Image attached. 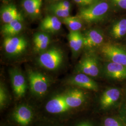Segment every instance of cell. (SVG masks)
Here are the masks:
<instances>
[{
	"label": "cell",
	"instance_id": "19",
	"mask_svg": "<svg viewBox=\"0 0 126 126\" xmlns=\"http://www.w3.org/2000/svg\"><path fill=\"white\" fill-rule=\"evenodd\" d=\"M42 0H23L22 6L24 10L32 17H36L40 14Z\"/></svg>",
	"mask_w": 126,
	"mask_h": 126
},
{
	"label": "cell",
	"instance_id": "32",
	"mask_svg": "<svg viewBox=\"0 0 126 126\" xmlns=\"http://www.w3.org/2000/svg\"><path fill=\"white\" fill-rule=\"evenodd\" d=\"M91 1H92L93 3H95L97 1H98L99 0H89Z\"/></svg>",
	"mask_w": 126,
	"mask_h": 126
},
{
	"label": "cell",
	"instance_id": "30",
	"mask_svg": "<svg viewBox=\"0 0 126 126\" xmlns=\"http://www.w3.org/2000/svg\"><path fill=\"white\" fill-rule=\"evenodd\" d=\"M77 126H93V125L88 121L80 122L77 124Z\"/></svg>",
	"mask_w": 126,
	"mask_h": 126
},
{
	"label": "cell",
	"instance_id": "13",
	"mask_svg": "<svg viewBox=\"0 0 126 126\" xmlns=\"http://www.w3.org/2000/svg\"><path fill=\"white\" fill-rule=\"evenodd\" d=\"M121 96V92L116 88H110L105 90L100 98L101 108L107 109L113 106Z\"/></svg>",
	"mask_w": 126,
	"mask_h": 126
},
{
	"label": "cell",
	"instance_id": "18",
	"mask_svg": "<svg viewBox=\"0 0 126 126\" xmlns=\"http://www.w3.org/2000/svg\"><path fill=\"white\" fill-rule=\"evenodd\" d=\"M19 20H16L6 23L2 27V32L6 37L17 36L23 30V23Z\"/></svg>",
	"mask_w": 126,
	"mask_h": 126
},
{
	"label": "cell",
	"instance_id": "27",
	"mask_svg": "<svg viewBox=\"0 0 126 126\" xmlns=\"http://www.w3.org/2000/svg\"><path fill=\"white\" fill-rule=\"evenodd\" d=\"M114 6L118 8L126 9V0H111Z\"/></svg>",
	"mask_w": 126,
	"mask_h": 126
},
{
	"label": "cell",
	"instance_id": "28",
	"mask_svg": "<svg viewBox=\"0 0 126 126\" xmlns=\"http://www.w3.org/2000/svg\"><path fill=\"white\" fill-rule=\"evenodd\" d=\"M53 5L56 7L66 9H71V3L67 0H63Z\"/></svg>",
	"mask_w": 126,
	"mask_h": 126
},
{
	"label": "cell",
	"instance_id": "25",
	"mask_svg": "<svg viewBox=\"0 0 126 126\" xmlns=\"http://www.w3.org/2000/svg\"><path fill=\"white\" fill-rule=\"evenodd\" d=\"M104 126H125L122 122L114 117H107L103 122Z\"/></svg>",
	"mask_w": 126,
	"mask_h": 126
},
{
	"label": "cell",
	"instance_id": "9",
	"mask_svg": "<svg viewBox=\"0 0 126 126\" xmlns=\"http://www.w3.org/2000/svg\"><path fill=\"white\" fill-rule=\"evenodd\" d=\"M68 82L70 85L87 90L95 92L99 90L98 84L91 77L82 73H79L71 77Z\"/></svg>",
	"mask_w": 126,
	"mask_h": 126
},
{
	"label": "cell",
	"instance_id": "7",
	"mask_svg": "<svg viewBox=\"0 0 126 126\" xmlns=\"http://www.w3.org/2000/svg\"><path fill=\"white\" fill-rule=\"evenodd\" d=\"M9 75L14 93L17 98L24 96L27 90V82L23 73L17 68L9 70Z\"/></svg>",
	"mask_w": 126,
	"mask_h": 126
},
{
	"label": "cell",
	"instance_id": "17",
	"mask_svg": "<svg viewBox=\"0 0 126 126\" xmlns=\"http://www.w3.org/2000/svg\"><path fill=\"white\" fill-rule=\"evenodd\" d=\"M68 39L73 53H77L83 47V35L79 31H70L68 35Z\"/></svg>",
	"mask_w": 126,
	"mask_h": 126
},
{
	"label": "cell",
	"instance_id": "12",
	"mask_svg": "<svg viewBox=\"0 0 126 126\" xmlns=\"http://www.w3.org/2000/svg\"><path fill=\"white\" fill-rule=\"evenodd\" d=\"M83 35V47L87 49H93L101 45L104 40L102 32L97 29L90 30Z\"/></svg>",
	"mask_w": 126,
	"mask_h": 126
},
{
	"label": "cell",
	"instance_id": "5",
	"mask_svg": "<svg viewBox=\"0 0 126 126\" xmlns=\"http://www.w3.org/2000/svg\"><path fill=\"white\" fill-rule=\"evenodd\" d=\"M101 52L110 62L126 66V50L119 45L106 44L101 48Z\"/></svg>",
	"mask_w": 126,
	"mask_h": 126
},
{
	"label": "cell",
	"instance_id": "22",
	"mask_svg": "<svg viewBox=\"0 0 126 126\" xmlns=\"http://www.w3.org/2000/svg\"><path fill=\"white\" fill-rule=\"evenodd\" d=\"M50 10L57 17L64 18L70 16V9H63L52 5L50 7Z\"/></svg>",
	"mask_w": 126,
	"mask_h": 126
},
{
	"label": "cell",
	"instance_id": "2",
	"mask_svg": "<svg viewBox=\"0 0 126 126\" xmlns=\"http://www.w3.org/2000/svg\"><path fill=\"white\" fill-rule=\"evenodd\" d=\"M63 60V55L61 50L53 47L41 54L38 62L41 66L46 70L55 71L60 67Z\"/></svg>",
	"mask_w": 126,
	"mask_h": 126
},
{
	"label": "cell",
	"instance_id": "6",
	"mask_svg": "<svg viewBox=\"0 0 126 126\" xmlns=\"http://www.w3.org/2000/svg\"><path fill=\"white\" fill-rule=\"evenodd\" d=\"M5 52L10 56H17L26 50L27 42L22 36H7L3 42Z\"/></svg>",
	"mask_w": 126,
	"mask_h": 126
},
{
	"label": "cell",
	"instance_id": "31",
	"mask_svg": "<svg viewBox=\"0 0 126 126\" xmlns=\"http://www.w3.org/2000/svg\"><path fill=\"white\" fill-rule=\"evenodd\" d=\"M122 118L124 120V121L125 122L126 125V108H125L122 113Z\"/></svg>",
	"mask_w": 126,
	"mask_h": 126
},
{
	"label": "cell",
	"instance_id": "14",
	"mask_svg": "<svg viewBox=\"0 0 126 126\" xmlns=\"http://www.w3.org/2000/svg\"><path fill=\"white\" fill-rule=\"evenodd\" d=\"M107 76L117 80L126 79V66L119 63L110 62L107 63L104 67Z\"/></svg>",
	"mask_w": 126,
	"mask_h": 126
},
{
	"label": "cell",
	"instance_id": "4",
	"mask_svg": "<svg viewBox=\"0 0 126 126\" xmlns=\"http://www.w3.org/2000/svg\"><path fill=\"white\" fill-rule=\"evenodd\" d=\"M77 71L91 77H96L100 73V68L97 58L92 55H86L83 57L77 66Z\"/></svg>",
	"mask_w": 126,
	"mask_h": 126
},
{
	"label": "cell",
	"instance_id": "29",
	"mask_svg": "<svg viewBox=\"0 0 126 126\" xmlns=\"http://www.w3.org/2000/svg\"><path fill=\"white\" fill-rule=\"evenodd\" d=\"M73 0L77 4L80 5L83 7H86L94 3L90 1L89 0Z\"/></svg>",
	"mask_w": 126,
	"mask_h": 126
},
{
	"label": "cell",
	"instance_id": "16",
	"mask_svg": "<svg viewBox=\"0 0 126 126\" xmlns=\"http://www.w3.org/2000/svg\"><path fill=\"white\" fill-rule=\"evenodd\" d=\"M62 25V23L56 16H47L41 23L40 28L43 32L55 33L59 31Z\"/></svg>",
	"mask_w": 126,
	"mask_h": 126
},
{
	"label": "cell",
	"instance_id": "23",
	"mask_svg": "<svg viewBox=\"0 0 126 126\" xmlns=\"http://www.w3.org/2000/svg\"><path fill=\"white\" fill-rule=\"evenodd\" d=\"M9 101L8 93L3 85L0 86V108L2 109L7 105Z\"/></svg>",
	"mask_w": 126,
	"mask_h": 126
},
{
	"label": "cell",
	"instance_id": "33",
	"mask_svg": "<svg viewBox=\"0 0 126 126\" xmlns=\"http://www.w3.org/2000/svg\"></svg>",
	"mask_w": 126,
	"mask_h": 126
},
{
	"label": "cell",
	"instance_id": "8",
	"mask_svg": "<svg viewBox=\"0 0 126 126\" xmlns=\"http://www.w3.org/2000/svg\"><path fill=\"white\" fill-rule=\"evenodd\" d=\"M12 116L14 120L21 126L29 125L34 118L32 108L26 104H22L15 109Z\"/></svg>",
	"mask_w": 126,
	"mask_h": 126
},
{
	"label": "cell",
	"instance_id": "24",
	"mask_svg": "<svg viewBox=\"0 0 126 126\" xmlns=\"http://www.w3.org/2000/svg\"><path fill=\"white\" fill-rule=\"evenodd\" d=\"M50 43V38L49 36L45 40L34 44V50L36 52H39L44 50L49 45Z\"/></svg>",
	"mask_w": 126,
	"mask_h": 126
},
{
	"label": "cell",
	"instance_id": "20",
	"mask_svg": "<svg viewBox=\"0 0 126 126\" xmlns=\"http://www.w3.org/2000/svg\"><path fill=\"white\" fill-rule=\"evenodd\" d=\"M110 34L113 38L120 39L126 34V19H122L113 23L110 30Z\"/></svg>",
	"mask_w": 126,
	"mask_h": 126
},
{
	"label": "cell",
	"instance_id": "21",
	"mask_svg": "<svg viewBox=\"0 0 126 126\" xmlns=\"http://www.w3.org/2000/svg\"><path fill=\"white\" fill-rule=\"evenodd\" d=\"M63 23L67 26L70 31H79L82 27V20L78 16H69L63 18Z\"/></svg>",
	"mask_w": 126,
	"mask_h": 126
},
{
	"label": "cell",
	"instance_id": "26",
	"mask_svg": "<svg viewBox=\"0 0 126 126\" xmlns=\"http://www.w3.org/2000/svg\"><path fill=\"white\" fill-rule=\"evenodd\" d=\"M49 35L44 32L36 33L34 35V38H33L34 44H35L37 43L41 42L45 40V38H46Z\"/></svg>",
	"mask_w": 126,
	"mask_h": 126
},
{
	"label": "cell",
	"instance_id": "15",
	"mask_svg": "<svg viewBox=\"0 0 126 126\" xmlns=\"http://www.w3.org/2000/svg\"><path fill=\"white\" fill-rule=\"evenodd\" d=\"M1 18L3 23H10L16 20L23 21V17L16 7L13 4H9L5 6L2 8L0 11Z\"/></svg>",
	"mask_w": 126,
	"mask_h": 126
},
{
	"label": "cell",
	"instance_id": "1",
	"mask_svg": "<svg viewBox=\"0 0 126 126\" xmlns=\"http://www.w3.org/2000/svg\"><path fill=\"white\" fill-rule=\"evenodd\" d=\"M109 9V5L106 1H97L79 10L77 16L86 23H95L102 20Z\"/></svg>",
	"mask_w": 126,
	"mask_h": 126
},
{
	"label": "cell",
	"instance_id": "11",
	"mask_svg": "<svg viewBox=\"0 0 126 126\" xmlns=\"http://www.w3.org/2000/svg\"><path fill=\"white\" fill-rule=\"evenodd\" d=\"M45 109L48 113L59 114L70 110L65 103L64 94H61L52 98L45 105Z\"/></svg>",
	"mask_w": 126,
	"mask_h": 126
},
{
	"label": "cell",
	"instance_id": "3",
	"mask_svg": "<svg viewBox=\"0 0 126 126\" xmlns=\"http://www.w3.org/2000/svg\"><path fill=\"white\" fill-rule=\"evenodd\" d=\"M28 77L32 93L38 97L45 94L49 86L48 78L43 73L33 70L28 72Z\"/></svg>",
	"mask_w": 126,
	"mask_h": 126
},
{
	"label": "cell",
	"instance_id": "10",
	"mask_svg": "<svg viewBox=\"0 0 126 126\" xmlns=\"http://www.w3.org/2000/svg\"><path fill=\"white\" fill-rule=\"evenodd\" d=\"M64 94L65 103L70 110L81 106L87 98L86 93L78 88L71 89Z\"/></svg>",
	"mask_w": 126,
	"mask_h": 126
}]
</instances>
